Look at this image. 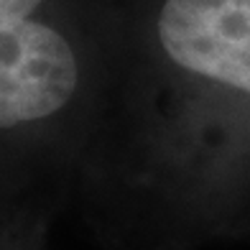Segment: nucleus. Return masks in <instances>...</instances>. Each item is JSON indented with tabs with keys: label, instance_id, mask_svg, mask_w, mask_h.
<instances>
[{
	"label": "nucleus",
	"instance_id": "nucleus-1",
	"mask_svg": "<svg viewBox=\"0 0 250 250\" xmlns=\"http://www.w3.org/2000/svg\"><path fill=\"white\" fill-rule=\"evenodd\" d=\"M41 0H0V128L59 112L77 89V59L59 31L33 21Z\"/></svg>",
	"mask_w": 250,
	"mask_h": 250
},
{
	"label": "nucleus",
	"instance_id": "nucleus-2",
	"mask_svg": "<svg viewBox=\"0 0 250 250\" xmlns=\"http://www.w3.org/2000/svg\"><path fill=\"white\" fill-rule=\"evenodd\" d=\"M158 39L176 66L250 102V0H166Z\"/></svg>",
	"mask_w": 250,
	"mask_h": 250
}]
</instances>
